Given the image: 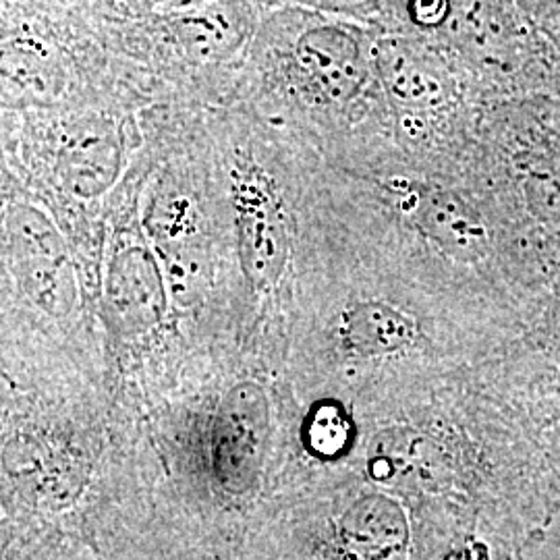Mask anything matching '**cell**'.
Here are the masks:
<instances>
[{"label":"cell","mask_w":560,"mask_h":560,"mask_svg":"<svg viewBox=\"0 0 560 560\" xmlns=\"http://www.w3.org/2000/svg\"><path fill=\"white\" fill-rule=\"evenodd\" d=\"M11 256L21 289L44 312L65 316L78 300V284L65 243L34 208L18 206L9 217Z\"/></svg>","instance_id":"1"},{"label":"cell","mask_w":560,"mask_h":560,"mask_svg":"<svg viewBox=\"0 0 560 560\" xmlns=\"http://www.w3.org/2000/svg\"><path fill=\"white\" fill-rule=\"evenodd\" d=\"M235 219L247 279L260 289L272 287L284 270L289 237L279 198L260 175L247 173L235 183Z\"/></svg>","instance_id":"2"},{"label":"cell","mask_w":560,"mask_h":560,"mask_svg":"<svg viewBox=\"0 0 560 560\" xmlns=\"http://www.w3.org/2000/svg\"><path fill=\"white\" fill-rule=\"evenodd\" d=\"M106 312L122 332H141L162 320L164 287L145 249L129 247L113 260L106 279Z\"/></svg>","instance_id":"3"},{"label":"cell","mask_w":560,"mask_h":560,"mask_svg":"<svg viewBox=\"0 0 560 560\" xmlns=\"http://www.w3.org/2000/svg\"><path fill=\"white\" fill-rule=\"evenodd\" d=\"M374 67L388 94L405 106L434 108L453 94V80L441 60L413 42H378Z\"/></svg>","instance_id":"4"},{"label":"cell","mask_w":560,"mask_h":560,"mask_svg":"<svg viewBox=\"0 0 560 560\" xmlns=\"http://www.w3.org/2000/svg\"><path fill=\"white\" fill-rule=\"evenodd\" d=\"M295 59L301 75L324 101H349L363 83L365 69L360 46L340 27L324 25L310 30L298 44Z\"/></svg>","instance_id":"5"},{"label":"cell","mask_w":560,"mask_h":560,"mask_svg":"<svg viewBox=\"0 0 560 560\" xmlns=\"http://www.w3.org/2000/svg\"><path fill=\"white\" fill-rule=\"evenodd\" d=\"M413 219L421 233L455 260H480L486 252L488 235L483 222L453 191L436 187L418 189Z\"/></svg>","instance_id":"6"},{"label":"cell","mask_w":560,"mask_h":560,"mask_svg":"<svg viewBox=\"0 0 560 560\" xmlns=\"http://www.w3.org/2000/svg\"><path fill=\"white\" fill-rule=\"evenodd\" d=\"M339 335L353 353L384 355L413 345L420 328L411 316L388 303L360 301L342 312Z\"/></svg>","instance_id":"7"},{"label":"cell","mask_w":560,"mask_h":560,"mask_svg":"<svg viewBox=\"0 0 560 560\" xmlns=\"http://www.w3.org/2000/svg\"><path fill=\"white\" fill-rule=\"evenodd\" d=\"M266 425V405L254 386H241L222 405L217 425V457L224 469H247L258 457Z\"/></svg>","instance_id":"8"},{"label":"cell","mask_w":560,"mask_h":560,"mask_svg":"<svg viewBox=\"0 0 560 560\" xmlns=\"http://www.w3.org/2000/svg\"><path fill=\"white\" fill-rule=\"evenodd\" d=\"M117 171L119 145L106 131H92L88 127L65 141L60 152V173L75 194H98L113 183Z\"/></svg>","instance_id":"9"},{"label":"cell","mask_w":560,"mask_h":560,"mask_svg":"<svg viewBox=\"0 0 560 560\" xmlns=\"http://www.w3.org/2000/svg\"><path fill=\"white\" fill-rule=\"evenodd\" d=\"M351 546L370 560L397 559L407 540V527L395 502L368 499L358 504L345 523Z\"/></svg>","instance_id":"10"},{"label":"cell","mask_w":560,"mask_h":560,"mask_svg":"<svg viewBox=\"0 0 560 560\" xmlns=\"http://www.w3.org/2000/svg\"><path fill=\"white\" fill-rule=\"evenodd\" d=\"M55 92L50 62L21 42L0 44V104H38Z\"/></svg>","instance_id":"11"},{"label":"cell","mask_w":560,"mask_h":560,"mask_svg":"<svg viewBox=\"0 0 560 560\" xmlns=\"http://www.w3.org/2000/svg\"><path fill=\"white\" fill-rule=\"evenodd\" d=\"M305 442L312 453L332 459L351 442V420L337 402H320L305 423Z\"/></svg>","instance_id":"12"},{"label":"cell","mask_w":560,"mask_h":560,"mask_svg":"<svg viewBox=\"0 0 560 560\" xmlns=\"http://www.w3.org/2000/svg\"><path fill=\"white\" fill-rule=\"evenodd\" d=\"M457 34L469 48L481 55H492L504 48L509 40V23L501 13L488 4H467L457 11Z\"/></svg>","instance_id":"13"},{"label":"cell","mask_w":560,"mask_h":560,"mask_svg":"<svg viewBox=\"0 0 560 560\" xmlns=\"http://www.w3.org/2000/svg\"><path fill=\"white\" fill-rule=\"evenodd\" d=\"M532 203L550 219H560V179L536 177L529 185Z\"/></svg>","instance_id":"14"},{"label":"cell","mask_w":560,"mask_h":560,"mask_svg":"<svg viewBox=\"0 0 560 560\" xmlns=\"http://www.w3.org/2000/svg\"><path fill=\"white\" fill-rule=\"evenodd\" d=\"M411 15L423 25H439L451 15V9L446 2H413Z\"/></svg>","instance_id":"15"},{"label":"cell","mask_w":560,"mask_h":560,"mask_svg":"<svg viewBox=\"0 0 560 560\" xmlns=\"http://www.w3.org/2000/svg\"><path fill=\"white\" fill-rule=\"evenodd\" d=\"M559 451H560V439H559Z\"/></svg>","instance_id":"16"}]
</instances>
